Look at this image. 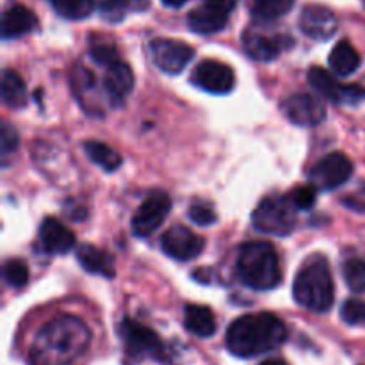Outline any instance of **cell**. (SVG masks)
I'll return each mask as SVG.
<instances>
[{"label": "cell", "instance_id": "1", "mask_svg": "<svg viewBox=\"0 0 365 365\" xmlns=\"http://www.w3.org/2000/svg\"><path fill=\"white\" fill-rule=\"evenodd\" d=\"M91 331L77 316L53 317L36 335L29 351L31 365H73L88 351Z\"/></svg>", "mask_w": 365, "mask_h": 365}, {"label": "cell", "instance_id": "2", "mask_svg": "<svg viewBox=\"0 0 365 365\" xmlns=\"http://www.w3.org/2000/svg\"><path fill=\"white\" fill-rule=\"evenodd\" d=\"M287 341L284 321L269 312L248 314L228 327L227 348L239 359H253L280 348Z\"/></svg>", "mask_w": 365, "mask_h": 365}, {"label": "cell", "instance_id": "3", "mask_svg": "<svg viewBox=\"0 0 365 365\" xmlns=\"http://www.w3.org/2000/svg\"><path fill=\"white\" fill-rule=\"evenodd\" d=\"M292 294L298 305L316 314H324L331 309L335 299V285L330 264L323 255H314L303 264L296 274Z\"/></svg>", "mask_w": 365, "mask_h": 365}, {"label": "cell", "instance_id": "4", "mask_svg": "<svg viewBox=\"0 0 365 365\" xmlns=\"http://www.w3.org/2000/svg\"><path fill=\"white\" fill-rule=\"evenodd\" d=\"M235 269L242 284L255 291H271L282 282L280 259L269 242L252 241L242 245Z\"/></svg>", "mask_w": 365, "mask_h": 365}, {"label": "cell", "instance_id": "5", "mask_svg": "<svg viewBox=\"0 0 365 365\" xmlns=\"http://www.w3.org/2000/svg\"><path fill=\"white\" fill-rule=\"evenodd\" d=\"M296 207L287 196H267L253 212V227L266 235L285 237L296 228Z\"/></svg>", "mask_w": 365, "mask_h": 365}, {"label": "cell", "instance_id": "6", "mask_svg": "<svg viewBox=\"0 0 365 365\" xmlns=\"http://www.w3.org/2000/svg\"><path fill=\"white\" fill-rule=\"evenodd\" d=\"M120 337L123 341L125 349L134 359H152L164 362L168 360L166 344L163 339L145 324L125 317L120 324Z\"/></svg>", "mask_w": 365, "mask_h": 365}, {"label": "cell", "instance_id": "7", "mask_svg": "<svg viewBox=\"0 0 365 365\" xmlns=\"http://www.w3.org/2000/svg\"><path fill=\"white\" fill-rule=\"evenodd\" d=\"M309 84L314 91L323 98L335 103L356 106L365 100V88L359 84H339L337 78L328 70L319 66H312L309 70Z\"/></svg>", "mask_w": 365, "mask_h": 365}, {"label": "cell", "instance_id": "8", "mask_svg": "<svg viewBox=\"0 0 365 365\" xmlns=\"http://www.w3.org/2000/svg\"><path fill=\"white\" fill-rule=\"evenodd\" d=\"M353 175V163L349 157L342 152H331L324 155L323 159L310 170L309 180L310 184L321 191H331L351 178Z\"/></svg>", "mask_w": 365, "mask_h": 365}, {"label": "cell", "instance_id": "9", "mask_svg": "<svg viewBox=\"0 0 365 365\" xmlns=\"http://www.w3.org/2000/svg\"><path fill=\"white\" fill-rule=\"evenodd\" d=\"M237 0H203L187 16L189 29L196 34H216L223 31Z\"/></svg>", "mask_w": 365, "mask_h": 365}, {"label": "cell", "instance_id": "10", "mask_svg": "<svg viewBox=\"0 0 365 365\" xmlns=\"http://www.w3.org/2000/svg\"><path fill=\"white\" fill-rule=\"evenodd\" d=\"M171 210V198L164 191H153L146 196L132 217V232L138 237H148L166 221Z\"/></svg>", "mask_w": 365, "mask_h": 365}, {"label": "cell", "instance_id": "11", "mask_svg": "<svg viewBox=\"0 0 365 365\" xmlns=\"http://www.w3.org/2000/svg\"><path fill=\"white\" fill-rule=\"evenodd\" d=\"M191 82L203 91L212 95H227L235 86V73L228 64L221 61L205 59L191 73Z\"/></svg>", "mask_w": 365, "mask_h": 365}, {"label": "cell", "instance_id": "12", "mask_svg": "<svg viewBox=\"0 0 365 365\" xmlns=\"http://www.w3.org/2000/svg\"><path fill=\"white\" fill-rule=\"evenodd\" d=\"M289 121L299 127H317L327 118V109L319 96L309 93H296L282 103Z\"/></svg>", "mask_w": 365, "mask_h": 365}, {"label": "cell", "instance_id": "13", "mask_svg": "<svg viewBox=\"0 0 365 365\" xmlns=\"http://www.w3.org/2000/svg\"><path fill=\"white\" fill-rule=\"evenodd\" d=\"M153 63L166 73H180L195 56L192 46L178 39H153L150 45Z\"/></svg>", "mask_w": 365, "mask_h": 365}, {"label": "cell", "instance_id": "14", "mask_svg": "<svg viewBox=\"0 0 365 365\" xmlns=\"http://www.w3.org/2000/svg\"><path fill=\"white\" fill-rule=\"evenodd\" d=\"M160 248L168 257L180 262L196 259L205 248V239L185 227H173L160 237Z\"/></svg>", "mask_w": 365, "mask_h": 365}, {"label": "cell", "instance_id": "15", "mask_svg": "<svg viewBox=\"0 0 365 365\" xmlns=\"http://www.w3.org/2000/svg\"><path fill=\"white\" fill-rule=\"evenodd\" d=\"M299 29L309 38L323 41L337 32L339 21L334 11L328 9L327 6L310 4V6L303 7L302 16H299Z\"/></svg>", "mask_w": 365, "mask_h": 365}, {"label": "cell", "instance_id": "16", "mask_svg": "<svg viewBox=\"0 0 365 365\" xmlns=\"http://www.w3.org/2000/svg\"><path fill=\"white\" fill-rule=\"evenodd\" d=\"M242 46L252 59L259 63L274 61L285 48V38L278 34H266L257 29H248L242 36Z\"/></svg>", "mask_w": 365, "mask_h": 365}, {"label": "cell", "instance_id": "17", "mask_svg": "<svg viewBox=\"0 0 365 365\" xmlns=\"http://www.w3.org/2000/svg\"><path fill=\"white\" fill-rule=\"evenodd\" d=\"M39 245L46 253L66 255L75 248V234L56 217H45L39 227Z\"/></svg>", "mask_w": 365, "mask_h": 365}, {"label": "cell", "instance_id": "18", "mask_svg": "<svg viewBox=\"0 0 365 365\" xmlns=\"http://www.w3.org/2000/svg\"><path fill=\"white\" fill-rule=\"evenodd\" d=\"M134 88V71L123 61H116L114 64L106 68L103 75V91L107 93L110 102L116 106L125 100V96Z\"/></svg>", "mask_w": 365, "mask_h": 365}, {"label": "cell", "instance_id": "19", "mask_svg": "<svg viewBox=\"0 0 365 365\" xmlns=\"http://www.w3.org/2000/svg\"><path fill=\"white\" fill-rule=\"evenodd\" d=\"M38 27V16L24 4H11L2 16V38L16 39Z\"/></svg>", "mask_w": 365, "mask_h": 365}, {"label": "cell", "instance_id": "20", "mask_svg": "<svg viewBox=\"0 0 365 365\" xmlns=\"http://www.w3.org/2000/svg\"><path fill=\"white\" fill-rule=\"evenodd\" d=\"M77 260L82 269L91 274H100V277L113 278L116 274L114 271V260L103 250L96 248L93 245H82L77 248Z\"/></svg>", "mask_w": 365, "mask_h": 365}, {"label": "cell", "instance_id": "21", "mask_svg": "<svg viewBox=\"0 0 365 365\" xmlns=\"http://www.w3.org/2000/svg\"><path fill=\"white\" fill-rule=\"evenodd\" d=\"M184 327L196 337L207 339L216 334L217 324L216 317L209 307L189 303L184 309Z\"/></svg>", "mask_w": 365, "mask_h": 365}, {"label": "cell", "instance_id": "22", "mask_svg": "<svg viewBox=\"0 0 365 365\" xmlns=\"http://www.w3.org/2000/svg\"><path fill=\"white\" fill-rule=\"evenodd\" d=\"M330 68L341 77H348V75L355 73L360 66V53L348 39H342L334 46L330 53Z\"/></svg>", "mask_w": 365, "mask_h": 365}, {"label": "cell", "instance_id": "23", "mask_svg": "<svg viewBox=\"0 0 365 365\" xmlns=\"http://www.w3.org/2000/svg\"><path fill=\"white\" fill-rule=\"evenodd\" d=\"M2 100L13 109H21L27 103V89L20 75L13 70H4L2 73Z\"/></svg>", "mask_w": 365, "mask_h": 365}, {"label": "cell", "instance_id": "24", "mask_svg": "<svg viewBox=\"0 0 365 365\" xmlns=\"http://www.w3.org/2000/svg\"><path fill=\"white\" fill-rule=\"evenodd\" d=\"M84 152L96 166H100L106 171H116L121 166V163H123L120 153L110 148L109 145H106V143L86 141Z\"/></svg>", "mask_w": 365, "mask_h": 365}, {"label": "cell", "instance_id": "25", "mask_svg": "<svg viewBox=\"0 0 365 365\" xmlns=\"http://www.w3.org/2000/svg\"><path fill=\"white\" fill-rule=\"evenodd\" d=\"M294 6V0H250V9L257 20L273 21L285 16Z\"/></svg>", "mask_w": 365, "mask_h": 365}, {"label": "cell", "instance_id": "26", "mask_svg": "<svg viewBox=\"0 0 365 365\" xmlns=\"http://www.w3.org/2000/svg\"><path fill=\"white\" fill-rule=\"evenodd\" d=\"M59 16L66 20H84L95 9V0H48Z\"/></svg>", "mask_w": 365, "mask_h": 365}, {"label": "cell", "instance_id": "27", "mask_svg": "<svg viewBox=\"0 0 365 365\" xmlns=\"http://www.w3.org/2000/svg\"><path fill=\"white\" fill-rule=\"evenodd\" d=\"M342 273H344V280L348 287L356 294L365 292V260L353 257L348 259L342 266Z\"/></svg>", "mask_w": 365, "mask_h": 365}, {"label": "cell", "instance_id": "28", "mask_svg": "<svg viewBox=\"0 0 365 365\" xmlns=\"http://www.w3.org/2000/svg\"><path fill=\"white\" fill-rule=\"evenodd\" d=\"M89 53H91L93 61L98 63L100 66H110L116 61H120V53L114 43H110L109 39L103 38H93L89 43Z\"/></svg>", "mask_w": 365, "mask_h": 365}, {"label": "cell", "instance_id": "29", "mask_svg": "<svg viewBox=\"0 0 365 365\" xmlns=\"http://www.w3.org/2000/svg\"><path fill=\"white\" fill-rule=\"evenodd\" d=\"M4 280L11 285V287H24L29 282V267L24 260L20 259H9L4 264Z\"/></svg>", "mask_w": 365, "mask_h": 365}, {"label": "cell", "instance_id": "30", "mask_svg": "<svg viewBox=\"0 0 365 365\" xmlns=\"http://www.w3.org/2000/svg\"><path fill=\"white\" fill-rule=\"evenodd\" d=\"M95 2L96 7L100 9V14H102L107 21H113V24L123 20L127 11H130L127 0H95Z\"/></svg>", "mask_w": 365, "mask_h": 365}, {"label": "cell", "instance_id": "31", "mask_svg": "<svg viewBox=\"0 0 365 365\" xmlns=\"http://www.w3.org/2000/svg\"><path fill=\"white\" fill-rule=\"evenodd\" d=\"M341 317L351 327H362L365 324V299H348L342 305Z\"/></svg>", "mask_w": 365, "mask_h": 365}, {"label": "cell", "instance_id": "32", "mask_svg": "<svg viewBox=\"0 0 365 365\" xmlns=\"http://www.w3.org/2000/svg\"><path fill=\"white\" fill-rule=\"evenodd\" d=\"M289 198H291V202L294 203V207L298 210H309L316 205V200H317L316 187H314L312 184L296 187V189H292L291 195H289Z\"/></svg>", "mask_w": 365, "mask_h": 365}, {"label": "cell", "instance_id": "33", "mask_svg": "<svg viewBox=\"0 0 365 365\" xmlns=\"http://www.w3.org/2000/svg\"><path fill=\"white\" fill-rule=\"evenodd\" d=\"M189 217H191L196 225H202V227H209V225H212L214 221L217 220L214 209L210 205H207V203H195V205H191V209H189Z\"/></svg>", "mask_w": 365, "mask_h": 365}, {"label": "cell", "instance_id": "34", "mask_svg": "<svg viewBox=\"0 0 365 365\" xmlns=\"http://www.w3.org/2000/svg\"><path fill=\"white\" fill-rule=\"evenodd\" d=\"M0 148H2V155L7 157L13 152H16L20 139H18V132L11 127L9 123L2 125V132H0Z\"/></svg>", "mask_w": 365, "mask_h": 365}, {"label": "cell", "instance_id": "35", "mask_svg": "<svg viewBox=\"0 0 365 365\" xmlns=\"http://www.w3.org/2000/svg\"><path fill=\"white\" fill-rule=\"evenodd\" d=\"M128 2V7H130V11H143L148 7L150 0H127Z\"/></svg>", "mask_w": 365, "mask_h": 365}, {"label": "cell", "instance_id": "36", "mask_svg": "<svg viewBox=\"0 0 365 365\" xmlns=\"http://www.w3.org/2000/svg\"><path fill=\"white\" fill-rule=\"evenodd\" d=\"M189 0H163V4L166 7H175V9H177V7H182L184 6V4H187Z\"/></svg>", "mask_w": 365, "mask_h": 365}, {"label": "cell", "instance_id": "37", "mask_svg": "<svg viewBox=\"0 0 365 365\" xmlns=\"http://www.w3.org/2000/svg\"><path fill=\"white\" fill-rule=\"evenodd\" d=\"M260 365H289V364L284 362L282 359H271V360H266V362H262Z\"/></svg>", "mask_w": 365, "mask_h": 365}, {"label": "cell", "instance_id": "38", "mask_svg": "<svg viewBox=\"0 0 365 365\" xmlns=\"http://www.w3.org/2000/svg\"><path fill=\"white\" fill-rule=\"evenodd\" d=\"M364 2H365V0H364Z\"/></svg>", "mask_w": 365, "mask_h": 365}]
</instances>
